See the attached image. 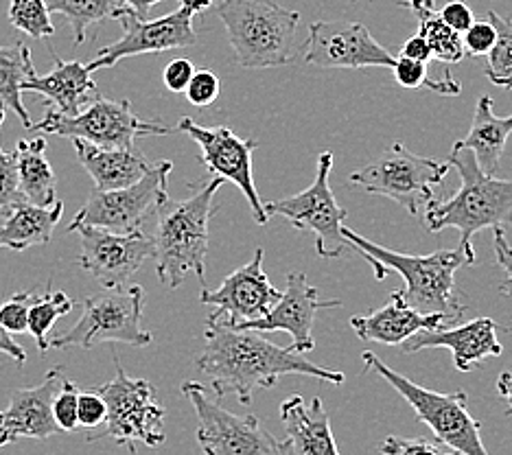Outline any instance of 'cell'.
<instances>
[{
	"label": "cell",
	"instance_id": "1",
	"mask_svg": "<svg viewBox=\"0 0 512 455\" xmlns=\"http://www.w3.org/2000/svg\"><path fill=\"white\" fill-rule=\"evenodd\" d=\"M195 364L211 379L217 399L235 394L241 405L252 403L256 388H274L285 375L316 377L331 385L346 381L342 372L313 364L292 348L276 346L259 331H239L221 318L206 320L204 350Z\"/></svg>",
	"mask_w": 512,
	"mask_h": 455
},
{
	"label": "cell",
	"instance_id": "2",
	"mask_svg": "<svg viewBox=\"0 0 512 455\" xmlns=\"http://www.w3.org/2000/svg\"><path fill=\"white\" fill-rule=\"evenodd\" d=\"M342 232L351 248L372 265L377 280L386 278L388 270L401 274L405 280V289L401 291L410 307L423 313H445L451 322L462 318V313L467 311L458 296L456 272L460 267L475 265V261L460 245L456 250H438L427 256H416L386 250L383 245L364 239L346 226Z\"/></svg>",
	"mask_w": 512,
	"mask_h": 455
},
{
	"label": "cell",
	"instance_id": "3",
	"mask_svg": "<svg viewBox=\"0 0 512 455\" xmlns=\"http://www.w3.org/2000/svg\"><path fill=\"white\" fill-rule=\"evenodd\" d=\"M449 167L460 173V189L445 202L425 204V226L429 232L456 228L460 248L477 263L473 235L512 226V180L482 171L471 149H451Z\"/></svg>",
	"mask_w": 512,
	"mask_h": 455
},
{
	"label": "cell",
	"instance_id": "4",
	"mask_svg": "<svg viewBox=\"0 0 512 455\" xmlns=\"http://www.w3.org/2000/svg\"><path fill=\"white\" fill-rule=\"evenodd\" d=\"M224 180L215 178L195 189L189 200L173 202L167 197L156 210V274L162 285L178 289L186 274L206 280V254L211 241V219L215 215V193Z\"/></svg>",
	"mask_w": 512,
	"mask_h": 455
},
{
	"label": "cell",
	"instance_id": "5",
	"mask_svg": "<svg viewBox=\"0 0 512 455\" xmlns=\"http://www.w3.org/2000/svg\"><path fill=\"white\" fill-rule=\"evenodd\" d=\"M215 11L226 27L235 64L278 68L296 57L298 11H289L276 0H219Z\"/></svg>",
	"mask_w": 512,
	"mask_h": 455
},
{
	"label": "cell",
	"instance_id": "6",
	"mask_svg": "<svg viewBox=\"0 0 512 455\" xmlns=\"http://www.w3.org/2000/svg\"><path fill=\"white\" fill-rule=\"evenodd\" d=\"M366 368L375 370L377 375L386 379L394 390H397L403 399L410 403L416 418L423 425L434 431V440L440 445L449 447L453 453L464 455H486V447L482 445L480 436V420H475L469 412V399L464 392H451L442 394L427 390L423 385L410 381L407 377L399 375L397 370L383 364V361L366 350L362 355Z\"/></svg>",
	"mask_w": 512,
	"mask_h": 455
},
{
	"label": "cell",
	"instance_id": "7",
	"mask_svg": "<svg viewBox=\"0 0 512 455\" xmlns=\"http://www.w3.org/2000/svg\"><path fill=\"white\" fill-rule=\"evenodd\" d=\"M145 289L141 285L106 289L81 300V318L71 331L51 337V348H92L101 342H121L145 348L154 337L143 329Z\"/></svg>",
	"mask_w": 512,
	"mask_h": 455
},
{
	"label": "cell",
	"instance_id": "8",
	"mask_svg": "<svg viewBox=\"0 0 512 455\" xmlns=\"http://www.w3.org/2000/svg\"><path fill=\"white\" fill-rule=\"evenodd\" d=\"M116 375L97 392L108 407L106 429L90 434L86 440L95 442L112 438L116 445H127L134 453L136 442L145 447H160L165 442V405L158 401L156 388L145 379H132L125 375L119 357H114Z\"/></svg>",
	"mask_w": 512,
	"mask_h": 455
},
{
	"label": "cell",
	"instance_id": "9",
	"mask_svg": "<svg viewBox=\"0 0 512 455\" xmlns=\"http://www.w3.org/2000/svg\"><path fill=\"white\" fill-rule=\"evenodd\" d=\"M449 169V162L418 156L397 140L370 165L351 173V184L370 195L388 197L410 215H418L423 204L434 200V186L445 184Z\"/></svg>",
	"mask_w": 512,
	"mask_h": 455
},
{
	"label": "cell",
	"instance_id": "10",
	"mask_svg": "<svg viewBox=\"0 0 512 455\" xmlns=\"http://www.w3.org/2000/svg\"><path fill=\"white\" fill-rule=\"evenodd\" d=\"M33 132L53 134L64 138H81L86 143L112 149H130L136 147L141 136H169L178 132L162 121H143L132 110L127 99L112 101L97 97L73 116L57 114L51 108L46 110L44 119L31 123Z\"/></svg>",
	"mask_w": 512,
	"mask_h": 455
},
{
	"label": "cell",
	"instance_id": "11",
	"mask_svg": "<svg viewBox=\"0 0 512 455\" xmlns=\"http://www.w3.org/2000/svg\"><path fill=\"white\" fill-rule=\"evenodd\" d=\"M182 394L200 420L197 442L206 455H289L287 445L265 431L259 418L224 410L202 383L186 381Z\"/></svg>",
	"mask_w": 512,
	"mask_h": 455
},
{
	"label": "cell",
	"instance_id": "12",
	"mask_svg": "<svg viewBox=\"0 0 512 455\" xmlns=\"http://www.w3.org/2000/svg\"><path fill=\"white\" fill-rule=\"evenodd\" d=\"M173 171L171 160H160L151 165V169L141 180L121 186L112 191H95L88 202L81 206L75 215L71 232L79 226H95L110 232H134L143 230L145 221L156 215L158 206L167 200L169 191V173Z\"/></svg>",
	"mask_w": 512,
	"mask_h": 455
},
{
	"label": "cell",
	"instance_id": "13",
	"mask_svg": "<svg viewBox=\"0 0 512 455\" xmlns=\"http://www.w3.org/2000/svg\"><path fill=\"white\" fill-rule=\"evenodd\" d=\"M333 169V154L324 151L318 156L316 180L309 189L300 191L292 197H283L265 206L267 215H281L296 230H311L316 235V252L322 259H340L351 248L344 237V221L348 219V210L337 204L335 195L329 186V175Z\"/></svg>",
	"mask_w": 512,
	"mask_h": 455
},
{
	"label": "cell",
	"instance_id": "14",
	"mask_svg": "<svg viewBox=\"0 0 512 455\" xmlns=\"http://www.w3.org/2000/svg\"><path fill=\"white\" fill-rule=\"evenodd\" d=\"M193 16L195 14L191 9L180 7L156 20H143L132 9L119 7L114 14V20L121 22L123 35L116 42L103 46L95 60L86 66L90 73H95V70L116 66L125 57L189 49V46L197 44Z\"/></svg>",
	"mask_w": 512,
	"mask_h": 455
},
{
	"label": "cell",
	"instance_id": "15",
	"mask_svg": "<svg viewBox=\"0 0 512 455\" xmlns=\"http://www.w3.org/2000/svg\"><path fill=\"white\" fill-rule=\"evenodd\" d=\"M178 132H184L189 138H193L202 149L200 162L208 169V173L217 175L221 180H228L239 186V191L246 197L252 217L259 226H267L270 215L265 213V206L256 191L254 173H252V154L259 147L256 140L239 138L235 132H230L228 127H204L197 125L189 116H182L176 125Z\"/></svg>",
	"mask_w": 512,
	"mask_h": 455
},
{
	"label": "cell",
	"instance_id": "16",
	"mask_svg": "<svg viewBox=\"0 0 512 455\" xmlns=\"http://www.w3.org/2000/svg\"><path fill=\"white\" fill-rule=\"evenodd\" d=\"M302 51L307 64L322 70L392 68L397 62V57L372 38L366 25L351 20L311 22Z\"/></svg>",
	"mask_w": 512,
	"mask_h": 455
},
{
	"label": "cell",
	"instance_id": "17",
	"mask_svg": "<svg viewBox=\"0 0 512 455\" xmlns=\"http://www.w3.org/2000/svg\"><path fill=\"white\" fill-rule=\"evenodd\" d=\"M79 265L95 276L103 289L123 287L141 267L154 259V237L143 230L110 232L95 226H79Z\"/></svg>",
	"mask_w": 512,
	"mask_h": 455
},
{
	"label": "cell",
	"instance_id": "18",
	"mask_svg": "<svg viewBox=\"0 0 512 455\" xmlns=\"http://www.w3.org/2000/svg\"><path fill=\"white\" fill-rule=\"evenodd\" d=\"M340 300H322L320 289L311 287L307 283V274L292 272L287 276V289L281 294L276 305L270 309V313L263 318L230 324L239 331H285L292 335V348L294 353H309L316 348V340H313V322L316 315L322 309H340Z\"/></svg>",
	"mask_w": 512,
	"mask_h": 455
},
{
	"label": "cell",
	"instance_id": "19",
	"mask_svg": "<svg viewBox=\"0 0 512 455\" xmlns=\"http://www.w3.org/2000/svg\"><path fill=\"white\" fill-rule=\"evenodd\" d=\"M263 248H256L254 259L239 270L228 274L219 289H202V305H213L211 318H221L228 324H239L263 318L281 298L272 280L263 272Z\"/></svg>",
	"mask_w": 512,
	"mask_h": 455
},
{
	"label": "cell",
	"instance_id": "20",
	"mask_svg": "<svg viewBox=\"0 0 512 455\" xmlns=\"http://www.w3.org/2000/svg\"><path fill=\"white\" fill-rule=\"evenodd\" d=\"M62 366H55L36 388L16 390L7 410L0 412V447L18 438L46 440L60 434L53 418V396L64 381Z\"/></svg>",
	"mask_w": 512,
	"mask_h": 455
},
{
	"label": "cell",
	"instance_id": "21",
	"mask_svg": "<svg viewBox=\"0 0 512 455\" xmlns=\"http://www.w3.org/2000/svg\"><path fill=\"white\" fill-rule=\"evenodd\" d=\"M427 348H449L453 364L460 372H469L488 357L502 355L504 346L497 340V324L491 318H475L458 326H440L432 331H418L401 344L405 355Z\"/></svg>",
	"mask_w": 512,
	"mask_h": 455
},
{
	"label": "cell",
	"instance_id": "22",
	"mask_svg": "<svg viewBox=\"0 0 512 455\" xmlns=\"http://www.w3.org/2000/svg\"><path fill=\"white\" fill-rule=\"evenodd\" d=\"M449 322L451 320L445 313H423L407 305L401 289L394 291L381 309L351 318V326L359 340L386 346H401L410 335L440 329Z\"/></svg>",
	"mask_w": 512,
	"mask_h": 455
},
{
	"label": "cell",
	"instance_id": "23",
	"mask_svg": "<svg viewBox=\"0 0 512 455\" xmlns=\"http://www.w3.org/2000/svg\"><path fill=\"white\" fill-rule=\"evenodd\" d=\"M53 53V70L49 75L40 77L38 73L22 84V92H36L42 95L49 108L57 114L73 116L84 110V105L99 97L97 84L92 81V73L81 62H64L49 44Z\"/></svg>",
	"mask_w": 512,
	"mask_h": 455
},
{
	"label": "cell",
	"instance_id": "24",
	"mask_svg": "<svg viewBox=\"0 0 512 455\" xmlns=\"http://www.w3.org/2000/svg\"><path fill=\"white\" fill-rule=\"evenodd\" d=\"M281 420L287 434V453L289 455H337V447L331 418L324 410L320 396H316L309 405L302 396L294 394L281 403Z\"/></svg>",
	"mask_w": 512,
	"mask_h": 455
},
{
	"label": "cell",
	"instance_id": "25",
	"mask_svg": "<svg viewBox=\"0 0 512 455\" xmlns=\"http://www.w3.org/2000/svg\"><path fill=\"white\" fill-rule=\"evenodd\" d=\"M79 165L84 167L90 178L95 180L97 191H112L121 186L138 182L151 169L149 162L136 147L112 149L86 143L81 138H71Z\"/></svg>",
	"mask_w": 512,
	"mask_h": 455
},
{
	"label": "cell",
	"instance_id": "26",
	"mask_svg": "<svg viewBox=\"0 0 512 455\" xmlns=\"http://www.w3.org/2000/svg\"><path fill=\"white\" fill-rule=\"evenodd\" d=\"M5 215L0 226V248L22 252L33 245L51 243L53 230L64 215V202L55 200L51 206H38L22 200Z\"/></svg>",
	"mask_w": 512,
	"mask_h": 455
},
{
	"label": "cell",
	"instance_id": "27",
	"mask_svg": "<svg viewBox=\"0 0 512 455\" xmlns=\"http://www.w3.org/2000/svg\"><path fill=\"white\" fill-rule=\"evenodd\" d=\"M512 134V114L497 116L493 112V99L484 95L475 105L473 123L469 134L458 140L453 149H471L477 160V165L486 173H497L499 162Z\"/></svg>",
	"mask_w": 512,
	"mask_h": 455
},
{
	"label": "cell",
	"instance_id": "28",
	"mask_svg": "<svg viewBox=\"0 0 512 455\" xmlns=\"http://www.w3.org/2000/svg\"><path fill=\"white\" fill-rule=\"evenodd\" d=\"M20 191L27 202L38 206H51L55 202L57 178L46 160V138H25L16 147Z\"/></svg>",
	"mask_w": 512,
	"mask_h": 455
},
{
	"label": "cell",
	"instance_id": "29",
	"mask_svg": "<svg viewBox=\"0 0 512 455\" xmlns=\"http://www.w3.org/2000/svg\"><path fill=\"white\" fill-rule=\"evenodd\" d=\"M36 75L31 49L25 42L0 46V108L14 112L31 130V116L22 103V84Z\"/></svg>",
	"mask_w": 512,
	"mask_h": 455
},
{
	"label": "cell",
	"instance_id": "30",
	"mask_svg": "<svg viewBox=\"0 0 512 455\" xmlns=\"http://www.w3.org/2000/svg\"><path fill=\"white\" fill-rule=\"evenodd\" d=\"M399 5L410 9L416 16L418 33L427 40L434 60L445 64H458L467 57L460 33L453 31L434 7H427L423 0H399Z\"/></svg>",
	"mask_w": 512,
	"mask_h": 455
},
{
	"label": "cell",
	"instance_id": "31",
	"mask_svg": "<svg viewBox=\"0 0 512 455\" xmlns=\"http://www.w3.org/2000/svg\"><path fill=\"white\" fill-rule=\"evenodd\" d=\"M49 14H60L73 29V42L84 44L88 31L114 18L119 0H44Z\"/></svg>",
	"mask_w": 512,
	"mask_h": 455
},
{
	"label": "cell",
	"instance_id": "32",
	"mask_svg": "<svg viewBox=\"0 0 512 455\" xmlns=\"http://www.w3.org/2000/svg\"><path fill=\"white\" fill-rule=\"evenodd\" d=\"M75 302L68 298L64 291H51V287L44 294H36L29 307V329L27 333L33 335V340L38 344V350L44 355L46 350H51V331L55 322L64 318L73 311Z\"/></svg>",
	"mask_w": 512,
	"mask_h": 455
},
{
	"label": "cell",
	"instance_id": "33",
	"mask_svg": "<svg viewBox=\"0 0 512 455\" xmlns=\"http://www.w3.org/2000/svg\"><path fill=\"white\" fill-rule=\"evenodd\" d=\"M486 18L493 22L497 31L493 49L486 55V77L491 84L504 90H512V20L502 18L495 11H488Z\"/></svg>",
	"mask_w": 512,
	"mask_h": 455
},
{
	"label": "cell",
	"instance_id": "34",
	"mask_svg": "<svg viewBox=\"0 0 512 455\" xmlns=\"http://www.w3.org/2000/svg\"><path fill=\"white\" fill-rule=\"evenodd\" d=\"M9 22L25 35L36 40L53 38L55 27L44 0H11L9 3Z\"/></svg>",
	"mask_w": 512,
	"mask_h": 455
},
{
	"label": "cell",
	"instance_id": "35",
	"mask_svg": "<svg viewBox=\"0 0 512 455\" xmlns=\"http://www.w3.org/2000/svg\"><path fill=\"white\" fill-rule=\"evenodd\" d=\"M392 70H394V79H397L399 84L407 90H418L425 86L445 97H456L462 90V86L449 73L445 75V79H427V62L410 60V57H403V55L397 57Z\"/></svg>",
	"mask_w": 512,
	"mask_h": 455
},
{
	"label": "cell",
	"instance_id": "36",
	"mask_svg": "<svg viewBox=\"0 0 512 455\" xmlns=\"http://www.w3.org/2000/svg\"><path fill=\"white\" fill-rule=\"evenodd\" d=\"M7 110L0 108V132H3ZM25 200L20 191V178H18V160L16 151H7L0 147V213H7V210Z\"/></svg>",
	"mask_w": 512,
	"mask_h": 455
},
{
	"label": "cell",
	"instance_id": "37",
	"mask_svg": "<svg viewBox=\"0 0 512 455\" xmlns=\"http://www.w3.org/2000/svg\"><path fill=\"white\" fill-rule=\"evenodd\" d=\"M36 291H22V294L11 296L7 302H0V324L11 335H22L29 329V307Z\"/></svg>",
	"mask_w": 512,
	"mask_h": 455
},
{
	"label": "cell",
	"instance_id": "38",
	"mask_svg": "<svg viewBox=\"0 0 512 455\" xmlns=\"http://www.w3.org/2000/svg\"><path fill=\"white\" fill-rule=\"evenodd\" d=\"M77 401H79V388L64 379L60 390L53 396V418L60 431H75L79 427L77 423Z\"/></svg>",
	"mask_w": 512,
	"mask_h": 455
},
{
	"label": "cell",
	"instance_id": "39",
	"mask_svg": "<svg viewBox=\"0 0 512 455\" xmlns=\"http://www.w3.org/2000/svg\"><path fill=\"white\" fill-rule=\"evenodd\" d=\"M219 90H221V81L211 68H195V73L184 92L186 97H189V101L197 105V108H208V105L219 97Z\"/></svg>",
	"mask_w": 512,
	"mask_h": 455
},
{
	"label": "cell",
	"instance_id": "40",
	"mask_svg": "<svg viewBox=\"0 0 512 455\" xmlns=\"http://www.w3.org/2000/svg\"><path fill=\"white\" fill-rule=\"evenodd\" d=\"M381 451L386 455H451L453 451L438 440H425V438H399L388 436L381 445Z\"/></svg>",
	"mask_w": 512,
	"mask_h": 455
},
{
	"label": "cell",
	"instance_id": "41",
	"mask_svg": "<svg viewBox=\"0 0 512 455\" xmlns=\"http://www.w3.org/2000/svg\"><path fill=\"white\" fill-rule=\"evenodd\" d=\"M108 416V407L103 396L92 390V392H79V401H77V423L79 427L86 429H97L103 423H106Z\"/></svg>",
	"mask_w": 512,
	"mask_h": 455
},
{
	"label": "cell",
	"instance_id": "42",
	"mask_svg": "<svg viewBox=\"0 0 512 455\" xmlns=\"http://www.w3.org/2000/svg\"><path fill=\"white\" fill-rule=\"evenodd\" d=\"M497 40V31L493 27L491 20H477L473 25L464 31V51L471 57H482L488 55V51L493 49V44Z\"/></svg>",
	"mask_w": 512,
	"mask_h": 455
},
{
	"label": "cell",
	"instance_id": "43",
	"mask_svg": "<svg viewBox=\"0 0 512 455\" xmlns=\"http://www.w3.org/2000/svg\"><path fill=\"white\" fill-rule=\"evenodd\" d=\"M493 250H495V259H497L499 267H502L506 274L504 285L499 287V291H502L504 296L512 298V245L506 239L504 228L493 230Z\"/></svg>",
	"mask_w": 512,
	"mask_h": 455
},
{
	"label": "cell",
	"instance_id": "44",
	"mask_svg": "<svg viewBox=\"0 0 512 455\" xmlns=\"http://www.w3.org/2000/svg\"><path fill=\"white\" fill-rule=\"evenodd\" d=\"M438 14L453 31H458V33H464L475 22L473 11L467 3H464V0H451V3L442 7Z\"/></svg>",
	"mask_w": 512,
	"mask_h": 455
},
{
	"label": "cell",
	"instance_id": "45",
	"mask_svg": "<svg viewBox=\"0 0 512 455\" xmlns=\"http://www.w3.org/2000/svg\"><path fill=\"white\" fill-rule=\"evenodd\" d=\"M193 73H195V66L189 60H184V57H178V60H173L171 64H167L162 79H165L167 90L184 92L186 86H189Z\"/></svg>",
	"mask_w": 512,
	"mask_h": 455
},
{
	"label": "cell",
	"instance_id": "46",
	"mask_svg": "<svg viewBox=\"0 0 512 455\" xmlns=\"http://www.w3.org/2000/svg\"><path fill=\"white\" fill-rule=\"evenodd\" d=\"M401 55L410 57V60L429 62L432 60V49H429V44L423 35L416 33V35H412V38H407V42L401 46Z\"/></svg>",
	"mask_w": 512,
	"mask_h": 455
},
{
	"label": "cell",
	"instance_id": "47",
	"mask_svg": "<svg viewBox=\"0 0 512 455\" xmlns=\"http://www.w3.org/2000/svg\"><path fill=\"white\" fill-rule=\"evenodd\" d=\"M0 353H5L7 357H11L16 361V364H27V350L22 348L20 344H16L14 337L5 329L3 324H0Z\"/></svg>",
	"mask_w": 512,
	"mask_h": 455
},
{
	"label": "cell",
	"instance_id": "48",
	"mask_svg": "<svg viewBox=\"0 0 512 455\" xmlns=\"http://www.w3.org/2000/svg\"><path fill=\"white\" fill-rule=\"evenodd\" d=\"M506 331L512 333V326H506ZM497 392L508 405V414L512 416V372H502L497 379Z\"/></svg>",
	"mask_w": 512,
	"mask_h": 455
},
{
	"label": "cell",
	"instance_id": "49",
	"mask_svg": "<svg viewBox=\"0 0 512 455\" xmlns=\"http://www.w3.org/2000/svg\"><path fill=\"white\" fill-rule=\"evenodd\" d=\"M158 3H162V0H119V7L132 9L138 18L147 20V18H149V11H151V7L158 5Z\"/></svg>",
	"mask_w": 512,
	"mask_h": 455
},
{
	"label": "cell",
	"instance_id": "50",
	"mask_svg": "<svg viewBox=\"0 0 512 455\" xmlns=\"http://www.w3.org/2000/svg\"><path fill=\"white\" fill-rule=\"evenodd\" d=\"M215 0H180V7L191 9L193 14H200V11L213 7Z\"/></svg>",
	"mask_w": 512,
	"mask_h": 455
},
{
	"label": "cell",
	"instance_id": "51",
	"mask_svg": "<svg viewBox=\"0 0 512 455\" xmlns=\"http://www.w3.org/2000/svg\"><path fill=\"white\" fill-rule=\"evenodd\" d=\"M427 7H436V0H423Z\"/></svg>",
	"mask_w": 512,
	"mask_h": 455
}]
</instances>
